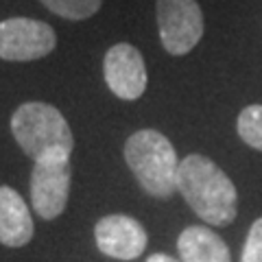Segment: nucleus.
I'll return each mask as SVG.
<instances>
[{
  "instance_id": "7",
  "label": "nucleus",
  "mask_w": 262,
  "mask_h": 262,
  "mask_svg": "<svg viewBox=\"0 0 262 262\" xmlns=\"http://www.w3.org/2000/svg\"><path fill=\"white\" fill-rule=\"evenodd\" d=\"M105 83L122 101H138L146 90V66L140 51L131 44H116L103 59Z\"/></svg>"
},
{
  "instance_id": "9",
  "label": "nucleus",
  "mask_w": 262,
  "mask_h": 262,
  "mask_svg": "<svg viewBox=\"0 0 262 262\" xmlns=\"http://www.w3.org/2000/svg\"><path fill=\"white\" fill-rule=\"evenodd\" d=\"M33 238V219L18 190L0 186V243L5 247H24Z\"/></svg>"
},
{
  "instance_id": "13",
  "label": "nucleus",
  "mask_w": 262,
  "mask_h": 262,
  "mask_svg": "<svg viewBox=\"0 0 262 262\" xmlns=\"http://www.w3.org/2000/svg\"><path fill=\"white\" fill-rule=\"evenodd\" d=\"M241 262H262V219L253 221L241 253Z\"/></svg>"
},
{
  "instance_id": "11",
  "label": "nucleus",
  "mask_w": 262,
  "mask_h": 262,
  "mask_svg": "<svg viewBox=\"0 0 262 262\" xmlns=\"http://www.w3.org/2000/svg\"><path fill=\"white\" fill-rule=\"evenodd\" d=\"M48 11L66 20H88L101 9L103 0H42Z\"/></svg>"
},
{
  "instance_id": "5",
  "label": "nucleus",
  "mask_w": 262,
  "mask_h": 262,
  "mask_svg": "<svg viewBox=\"0 0 262 262\" xmlns=\"http://www.w3.org/2000/svg\"><path fill=\"white\" fill-rule=\"evenodd\" d=\"M72 166L70 158L39 160L31 173V203L44 221H53L68 206Z\"/></svg>"
},
{
  "instance_id": "8",
  "label": "nucleus",
  "mask_w": 262,
  "mask_h": 262,
  "mask_svg": "<svg viewBox=\"0 0 262 262\" xmlns=\"http://www.w3.org/2000/svg\"><path fill=\"white\" fill-rule=\"evenodd\" d=\"M94 241L105 256L129 262L144 253L149 234L134 216L107 214L94 225Z\"/></svg>"
},
{
  "instance_id": "12",
  "label": "nucleus",
  "mask_w": 262,
  "mask_h": 262,
  "mask_svg": "<svg viewBox=\"0 0 262 262\" xmlns=\"http://www.w3.org/2000/svg\"><path fill=\"white\" fill-rule=\"evenodd\" d=\"M236 129L245 144L262 151V105H249L238 114Z\"/></svg>"
},
{
  "instance_id": "1",
  "label": "nucleus",
  "mask_w": 262,
  "mask_h": 262,
  "mask_svg": "<svg viewBox=\"0 0 262 262\" xmlns=\"http://www.w3.org/2000/svg\"><path fill=\"white\" fill-rule=\"evenodd\" d=\"M177 192L208 225L225 227L238 214V192L234 182L206 155L190 153L179 162Z\"/></svg>"
},
{
  "instance_id": "14",
  "label": "nucleus",
  "mask_w": 262,
  "mask_h": 262,
  "mask_svg": "<svg viewBox=\"0 0 262 262\" xmlns=\"http://www.w3.org/2000/svg\"><path fill=\"white\" fill-rule=\"evenodd\" d=\"M146 262H182V260L168 256V253H153V256L146 258Z\"/></svg>"
},
{
  "instance_id": "3",
  "label": "nucleus",
  "mask_w": 262,
  "mask_h": 262,
  "mask_svg": "<svg viewBox=\"0 0 262 262\" xmlns=\"http://www.w3.org/2000/svg\"><path fill=\"white\" fill-rule=\"evenodd\" d=\"M125 162L146 194L168 199L177 192L179 160L175 146L155 129H140L125 142Z\"/></svg>"
},
{
  "instance_id": "4",
  "label": "nucleus",
  "mask_w": 262,
  "mask_h": 262,
  "mask_svg": "<svg viewBox=\"0 0 262 262\" xmlns=\"http://www.w3.org/2000/svg\"><path fill=\"white\" fill-rule=\"evenodd\" d=\"M158 27L164 51L186 55L203 37V11L196 0H158Z\"/></svg>"
},
{
  "instance_id": "6",
  "label": "nucleus",
  "mask_w": 262,
  "mask_h": 262,
  "mask_svg": "<svg viewBox=\"0 0 262 262\" xmlns=\"http://www.w3.org/2000/svg\"><path fill=\"white\" fill-rule=\"evenodd\" d=\"M57 46L53 27L33 18H9L0 22V59L33 61L51 55Z\"/></svg>"
},
{
  "instance_id": "10",
  "label": "nucleus",
  "mask_w": 262,
  "mask_h": 262,
  "mask_svg": "<svg viewBox=\"0 0 262 262\" xmlns=\"http://www.w3.org/2000/svg\"><path fill=\"white\" fill-rule=\"evenodd\" d=\"M182 262H232L227 243L206 225L186 227L177 238Z\"/></svg>"
},
{
  "instance_id": "2",
  "label": "nucleus",
  "mask_w": 262,
  "mask_h": 262,
  "mask_svg": "<svg viewBox=\"0 0 262 262\" xmlns=\"http://www.w3.org/2000/svg\"><path fill=\"white\" fill-rule=\"evenodd\" d=\"M11 134L33 162L70 158L75 149V138L68 120L57 107L42 101L24 103L13 112Z\"/></svg>"
}]
</instances>
